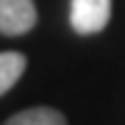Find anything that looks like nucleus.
<instances>
[{
    "label": "nucleus",
    "instance_id": "nucleus-1",
    "mask_svg": "<svg viewBox=\"0 0 125 125\" xmlns=\"http://www.w3.org/2000/svg\"><path fill=\"white\" fill-rule=\"evenodd\" d=\"M111 20V0H72L70 3V25L81 36L100 33Z\"/></svg>",
    "mask_w": 125,
    "mask_h": 125
},
{
    "label": "nucleus",
    "instance_id": "nucleus-2",
    "mask_svg": "<svg viewBox=\"0 0 125 125\" xmlns=\"http://www.w3.org/2000/svg\"><path fill=\"white\" fill-rule=\"evenodd\" d=\"M36 25V3L33 0H0V33L22 36Z\"/></svg>",
    "mask_w": 125,
    "mask_h": 125
},
{
    "label": "nucleus",
    "instance_id": "nucleus-3",
    "mask_svg": "<svg viewBox=\"0 0 125 125\" xmlns=\"http://www.w3.org/2000/svg\"><path fill=\"white\" fill-rule=\"evenodd\" d=\"M3 125H67V117L58 111V108L33 106V108H25V111L9 117Z\"/></svg>",
    "mask_w": 125,
    "mask_h": 125
},
{
    "label": "nucleus",
    "instance_id": "nucleus-4",
    "mask_svg": "<svg viewBox=\"0 0 125 125\" xmlns=\"http://www.w3.org/2000/svg\"><path fill=\"white\" fill-rule=\"evenodd\" d=\"M25 67H28V58L22 53H17V50H6V53H0V97L22 78Z\"/></svg>",
    "mask_w": 125,
    "mask_h": 125
}]
</instances>
